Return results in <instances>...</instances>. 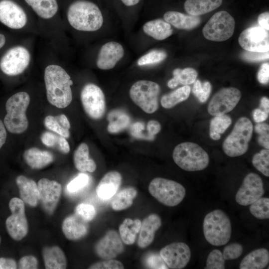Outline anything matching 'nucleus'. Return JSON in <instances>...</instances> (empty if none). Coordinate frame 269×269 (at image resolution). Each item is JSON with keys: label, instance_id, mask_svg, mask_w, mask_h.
<instances>
[{"label": "nucleus", "instance_id": "f257e3e1", "mask_svg": "<svg viewBox=\"0 0 269 269\" xmlns=\"http://www.w3.org/2000/svg\"><path fill=\"white\" fill-rule=\"evenodd\" d=\"M44 82L47 99L50 104L60 109L70 104L73 81L63 68L57 65L47 66L44 71Z\"/></svg>", "mask_w": 269, "mask_h": 269}, {"label": "nucleus", "instance_id": "f03ea898", "mask_svg": "<svg viewBox=\"0 0 269 269\" xmlns=\"http://www.w3.org/2000/svg\"><path fill=\"white\" fill-rule=\"evenodd\" d=\"M67 19L70 24L79 31H95L103 23V15L98 6L85 0H77L70 5Z\"/></svg>", "mask_w": 269, "mask_h": 269}, {"label": "nucleus", "instance_id": "7ed1b4c3", "mask_svg": "<svg viewBox=\"0 0 269 269\" xmlns=\"http://www.w3.org/2000/svg\"><path fill=\"white\" fill-rule=\"evenodd\" d=\"M29 103L30 97L25 92L15 93L8 99L5 104L6 114L3 124L8 132L19 134L26 131L28 121L26 112Z\"/></svg>", "mask_w": 269, "mask_h": 269}, {"label": "nucleus", "instance_id": "20e7f679", "mask_svg": "<svg viewBox=\"0 0 269 269\" xmlns=\"http://www.w3.org/2000/svg\"><path fill=\"white\" fill-rule=\"evenodd\" d=\"M203 230L205 238L209 243L215 246L224 245L231 236L230 220L224 211L219 209L213 210L205 216Z\"/></svg>", "mask_w": 269, "mask_h": 269}, {"label": "nucleus", "instance_id": "39448f33", "mask_svg": "<svg viewBox=\"0 0 269 269\" xmlns=\"http://www.w3.org/2000/svg\"><path fill=\"white\" fill-rule=\"evenodd\" d=\"M172 157L179 167L187 171L202 170L209 162L208 153L198 144L192 142L178 144L173 150Z\"/></svg>", "mask_w": 269, "mask_h": 269}, {"label": "nucleus", "instance_id": "423d86ee", "mask_svg": "<svg viewBox=\"0 0 269 269\" xmlns=\"http://www.w3.org/2000/svg\"><path fill=\"white\" fill-rule=\"evenodd\" d=\"M253 126L250 119L241 117L236 122L230 134L223 143L224 153L230 157H237L245 154L248 150L251 139Z\"/></svg>", "mask_w": 269, "mask_h": 269}, {"label": "nucleus", "instance_id": "0eeeda50", "mask_svg": "<svg viewBox=\"0 0 269 269\" xmlns=\"http://www.w3.org/2000/svg\"><path fill=\"white\" fill-rule=\"evenodd\" d=\"M148 191L158 201L169 207L178 205L186 194L185 189L181 184L161 177H156L151 181Z\"/></svg>", "mask_w": 269, "mask_h": 269}, {"label": "nucleus", "instance_id": "6e6552de", "mask_svg": "<svg viewBox=\"0 0 269 269\" xmlns=\"http://www.w3.org/2000/svg\"><path fill=\"white\" fill-rule=\"evenodd\" d=\"M160 91V86L156 83L148 80H139L132 86L130 96L144 112L152 114L158 109V98Z\"/></svg>", "mask_w": 269, "mask_h": 269}, {"label": "nucleus", "instance_id": "1a4fd4ad", "mask_svg": "<svg viewBox=\"0 0 269 269\" xmlns=\"http://www.w3.org/2000/svg\"><path fill=\"white\" fill-rule=\"evenodd\" d=\"M235 27L234 18L226 11L214 14L204 26L202 32L207 39L221 42L229 39Z\"/></svg>", "mask_w": 269, "mask_h": 269}, {"label": "nucleus", "instance_id": "9d476101", "mask_svg": "<svg viewBox=\"0 0 269 269\" xmlns=\"http://www.w3.org/2000/svg\"><path fill=\"white\" fill-rule=\"evenodd\" d=\"M8 205L11 214L5 221L6 229L13 240L20 241L27 235L28 231L24 203L21 199L14 197Z\"/></svg>", "mask_w": 269, "mask_h": 269}, {"label": "nucleus", "instance_id": "9b49d317", "mask_svg": "<svg viewBox=\"0 0 269 269\" xmlns=\"http://www.w3.org/2000/svg\"><path fill=\"white\" fill-rule=\"evenodd\" d=\"M80 98L83 109L90 118L97 120L104 116L105 97L99 87L93 83L85 85L81 90Z\"/></svg>", "mask_w": 269, "mask_h": 269}, {"label": "nucleus", "instance_id": "f8f14e48", "mask_svg": "<svg viewBox=\"0 0 269 269\" xmlns=\"http://www.w3.org/2000/svg\"><path fill=\"white\" fill-rule=\"evenodd\" d=\"M30 61L28 51L24 47L17 46L8 50L0 60V68L8 76H16L22 73Z\"/></svg>", "mask_w": 269, "mask_h": 269}, {"label": "nucleus", "instance_id": "ddd939ff", "mask_svg": "<svg viewBox=\"0 0 269 269\" xmlns=\"http://www.w3.org/2000/svg\"><path fill=\"white\" fill-rule=\"evenodd\" d=\"M241 98V93L239 89L234 87L223 88L211 99L208 112L214 116L225 115L235 108Z\"/></svg>", "mask_w": 269, "mask_h": 269}, {"label": "nucleus", "instance_id": "4468645a", "mask_svg": "<svg viewBox=\"0 0 269 269\" xmlns=\"http://www.w3.org/2000/svg\"><path fill=\"white\" fill-rule=\"evenodd\" d=\"M263 182L261 177L251 172L244 178L235 197L237 203L242 206L251 205L264 194Z\"/></svg>", "mask_w": 269, "mask_h": 269}, {"label": "nucleus", "instance_id": "2eb2a0df", "mask_svg": "<svg viewBox=\"0 0 269 269\" xmlns=\"http://www.w3.org/2000/svg\"><path fill=\"white\" fill-rule=\"evenodd\" d=\"M261 27L248 28L240 34L238 41L246 51L265 52L269 50V34Z\"/></svg>", "mask_w": 269, "mask_h": 269}, {"label": "nucleus", "instance_id": "dca6fc26", "mask_svg": "<svg viewBox=\"0 0 269 269\" xmlns=\"http://www.w3.org/2000/svg\"><path fill=\"white\" fill-rule=\"evenodd\" d=\"M159 255L169 269H181L190 261L191 251L183 242H175L162 248Z\"/></svg>", "mask_w": 269, "mask_h": 269}, {"label": "nucleus", "instance_id": "f3484780", "mask_svg": "<svg viewBox=\"0 0 269 269\" xmlns=\"http://www.w3.org/2000/svg\"><path fill=\"white\" fill-rule=\"evenodd\" d=\"M37 186L42 208L47 214L52 215L59 201L61 185L56 181L43 178L39 180Z\"/></svg>", "mask_w": 269, "mask_h": 269}, {"label": "nucleus", "instance_id": "a211bd4d", "mask_svg": "<svg viewBox=\"0 0 269 269\" xmlns=\"http://www.w3.org/2000/svg\"><path fill=\"white\" fill-rule=\"evenodd\" d=\"M94 251L102 259H113L124 252V246L118 233L111 230L96 243Z\"/></svg>", "mask_w": 269, "mask_h": 269}, {"label": "nucleus", "instance_id": "6ab92c4d", "mask_svg": "<svg viewBox=\"0 0 269 269\" xmlns=\"http://www.w3.org/2000/svg\"><path fill=\"white\" fill-rule=\"evenodd\" d=\"M0 21L12 29L23 27L27 22V16L23 9L11 0L0 1Z\"/></svg>", "mask_w": 269, "mask_h": 269}, {"label": "nucleus", "instance_id": "aec40b11", "mask_svg": "<svg viewBox=\"0 0 269 269\" xmlns=\"http://www.w3.org/2000/svg\"><path fill=\"white\" fill-rule=\"evenodd\" d=\"M124 54V50L121 44L115 41L107 42L100 50L97 66L102 70L111 69L115 66Z\"/></svg>", "mask_w": 269, "mask_h": 269}, {"label": "nucleus", "instance_id": "412c9836", "mask_svg": "<svg viewBox=\"0 0 269 269\" xmlns=\"http://www.w3.org/2000/svg\"><path fill=\"white\" fill-rule=\"evenodd\" d=\"M161 223L160 217L156 214H151L143 220L137 243L139 248H145L152 243Z\"/></svg>", "mask_w": 269, "mask_h": 269}, {"label": "nucleus", "instance_id": "4be33fe9", "mask_svg": "<svg viewBox=\"0 0 269 269\" xmlns=\"http://www.w3.org/2000/svg\"><path fill=\"white\" fill-rule=\"evenodd\" d=\"M87 222L75 213L69 215L66 217L62 222V232L67 239L72 241L78 240L88 233Z\"/></svg>", "mask_w": 269, "mask_h": 269}, {"label": "nucleus", "instance_id": "5701e85b", "mask_svg": "<svg viewBox=\"0 0 269 269\" xmlns=\"http://www.w3.org/2000/svg\"><path fill=\"white\" fill-rule=\"evenodd\" d=\"M16 183L20 199L29 206L36 207L39 202V192L36 182L25 176L19 175L16 178Z\"/></svg>", "mask_w": 269, "mask_h": 269}, {"label": "nucleus", "instance_id": "b1692460", "mask_svg": "<svg viewBox=\"0 0 269 269\" xmlns=\"http://www.w3.org/2000/svg\"><path fill=\"white\" fill-rule=\"evenodd\" d=\"M122 181L121 174L116 171L107 173L99 182L96 193L99 198L109 199L114 196L120 187Z\"/></svg>", "mask_w": 269, "mask_h": 269}, {"label": "nucleus", "instance_id": "393cba45", "mask_svg": "<svg viewBox=\"0 0 269 269\" xmlns=\"http://www.w3.org/2000/svg\"><path fill=\"white\" fill-rule=\"evenodd\" d=\"M23 156L26 164L35 169L43 168L54 160V156L50 152L35 147L26 150Z\"/></svg>", "mask_w": 269, "mask_h": 269}, {"label": "nucleus", "instance_id": "a878e982", "mask_svg": "<svg viewBox=\"0 0 269 269\" xmlns=\"http://www.w3.org/2000/svg\"><path fill=\"white\" fill-rule=\"evenodd\" d=\"M42 255L45 269H64L67 268V260L62 249L57 246L44 247Z\"/></svg>", "mask_w": 269, "mask_h": 269}, {"label": "nucleus", "instance_id": "bb28decb", "mask_svg": "<svg viewBox=\"0 0 269 269\" xmlns=\"http://www.w3.org/2000/svg\"><path fill=\"white\" fill-rule=\"evenodd\" d=\"M165 21L178 29H191L197 27L200 23L198 16L185 15L175 11H168L163 15Z\"/></svg>", "mask_w": 269, "mask_h": 269}, {"label": "nucleus", "instance_id": "cd10ccee", "mask_svg": "<svg viewBox=\"0 0 269 269\" xmlns=\"http://www.w3.org/2000/svg\"><path fill=\"white\" fill-rule=\"evenodd\" d=\"M269 262V253L265 248H260L249 253L242 260L240 269H262Z\"/></svg>", "mask_w": 269, "mask_h": 269}, {"label": "nucleus", "instance_id": "c85d7f7f", "mask_svg": "<svg viewBox=\"0 0 269 269\" xmlns=\"http://www.w3.org/2000/svg\"><path fill=\"white\" fill-rule=\"evenodd\" d=\"M144 32L158 40L169 37L173 30L171 25L161 19H156L146 22L143 26Z\"/></svg>", "mask_w": 269, "mask_h": 269}, {"label": "nucleus", "instance_id": "c756f323", "mask_svg": "<svg viewBox=\"0 0 269 269\" xmlns=\"http://www.w3.org/2000/svg\"><path fill=\"white\" fill-rule=\"evenodd\" d=\"M222 1L223 0H186L184 6L188 14L199 16L217 8Z\"/></svg>", "mask_w": 269, "mask_h": 269}, {"label": "nucleus", "instance_id": "7c9ffc66", "mask_svg": "<svg viewBox=\"0 0 269 269\" xmlns=\"http://www.w3.org/2000/svg\"><path fill=\"white\" fill-rule=\"evenodd\" d=\"M89 150L88 145L81 143L75 150L73 160L76 168L82 172L89 171L93 172L96 169L95 162L89 157Z\"/></svg>", "mask_w": 269, "mask_h": 269}, {"label": "nucleus", "instance_id": "2f4dec72", "mask_svg": "<svg viewBox=\"0 0 269 269\" xmlns=\"http://www.w3.org/2000/svg\"><path fill=\"white\" fill-rule=\"evenodd\" d=\"M141 222L138 219L126 218L119 226L120 236L124 243L133 245L139 233Z\"/></svg>", "mask_w": 269, "mask_h": 269}, {"label": "nucleus", "instance_id": "473e14b6", "mask_svg": "<svg viewBox=\"0 0 269 269\" xmlns=\"http://www.w3.org/2000/svg\"><path fill=\"white\" fill-rule=\"evenodd\" d=\"M137 194V190L134 187L123 188L116 193L111 202V208L119 211L130 207Z\"/></svg>", "mask_w": 269, "mask_h": 269}, {"label": "nucleus", "instance_id": "72a5a7b5", "mask_svg": "<svg viewBox=\"0 0 269 269\" xmlns=\"http://www.w3.org/2000/svg\"><path fill=\"white\" fill-rule=\"evenodd\" d=\"M45 127L49 130L65 138L70 136V124L67 117L64 114L53 116H47L44 120Z\"/></svg>", "mask_w": 269, "mask_h": 269}, {"label": "nucleus", "instance_id": "f704fd0d", "mask_svg": "<svg viewBox=\"0 0 269 269\" xmlns=\"http://www.w3.org/2000/svg\"><path fill=\"white\" fill-rule=\"evenodd\" d=\"M35 13L41 18L49 19L57 12L58 4L56 0H25Z\"/></svg>", "mask_w": 269, "mask_h": 269}, {"label": "nucleus", "instance_id": "c9c22d12", "mask_svg": "<svg viewBox=\"0 0 269 269\" xmlns=\"http://www.w3.org/2000/svg\"><path fill=\"white\" fill-rule=\"evenodd\" d=\"M173 78L167 82V86L171 89L177 87L179 84L184 86L193 83L197 77V72L193 68H186L183 69H175L173 71Z\"/></svg>", "mask_w": 269, "mask_h": 269}, {"label": "nucleus", "instance_id": "e433bc0d", "mask_svg": "<svg viewBox=\"0 0 269 269\" xmlns=\"http://www.w3.org/2000/svg\"><path fill=\"white\" fill-rule=\"evenodd\" d=\"M191 91L190 87L185 85L175 91L163 95L160 101L161 106L165 109H170L177 104L188 99Z\"/></svg>", "mask_w": 269, "mask_h": 269}, {"label": "nucleus", "instance_id": "4c0bfd02", "mask_svg": "<svg viewBox=\"0 0 269 269\" xmlns=\"http://www.w3.org/2000/svg\"><path fill=\"white\" fill-rule=\"evenodd\" d=\"M41 140L46 146L56 148L64 154L70 151V146L66 138L57 134L45 132L41 135Z\"/></svg>", "mask_w": 269, "mask_h": 269}, {"label": "nucleus", "instance_id": "58836bf2", "mask_svg": "<svg viewBox=\"0 0 269 269\" xmlns=\"http://www.w3.org/2000/svg\"><path fill=\"white\" fill-rule=\"evenodd\" d=\"M232 124V119L228 115L216 116L213 118L210 125L209 134L213 140H218Z\"/></svg>", "mask_w": 269, "mask_h": 269}, {"label": "nucleus", "instance_id": "ea45409f", "mask_svg": "<svg viewBox=\"0 0 269 269\" xmlns=\"http://www.w3.org/2000/svg\"><path fill=\"white\" fill-rule=\"evenodd\" d=\"M108 120L110 122L107 130L110 133H117L123 131L128 126L130 122L129 117L120 112L109 114Z\"/></svg>", "mask_w": 269, "mask_h": 269}, {"label": "nucleus", "instance_id": "a19ab883", "mask_svg": "<svg viewBox=\"0 0 269 269\" xmlns=\"http://www.w3.org/2000/svg\"><path fill=\"white\" fill-rule=\"evenodd\" d=\"M251 213L259 219H266L269 218V199L261 197L251 204Z\"/></svg>", "mask_w": 269, "mask_h": 269}, {"label": "nucleus", "instance_id": "79ce46f5", "mask_svg": "<svg viewBox=\"0 0 269 269\" xmlns=\"http://www.w3.org/2000/svg\"><path fill=\"white\" fill-rule=\"evenodd\" d=\"M254 166L265 176H269V150L263 149L256 153L252 159Z\"/></svg>", "mask_w": 269, "mask_h": 269}, {"label": "nucleus", "instance_id": "37998d69", "mask_svg": "<svg viewBox=\"0 0 269 269\" xmlns=\"http://www.w3.org/2000/svg\"><path fill=\"white\" fill-rule=\"evenodd\" d=\"M166 53L163 50H153L142 56L137 61L139 66L158 63L166 58Z\"/></svg>", "mask_w": 269, "mask_h": 269}, {"label": "nucleus", "instance_id": "c03bdc74", "mask_svg": "<svg viewBox=\"0 0 269 269\" xmlns=\"http://www.w3.org/2000/svg\"><path fill=\"white\" fill-rule=\"evenodd\" d=\"M211 91L210 83L206 81L203 84L199 80H195L192 88V92L201 103L205 102L208 99Z\"/></svg>", "mask_w": 269, "mask_h": 269}, {"label": "nucleus", "instance_id": "a18cd8bd", "mask_svg": "<svg viewBox=\"0 0 269 269\" xmlns=\"http://www.w3.org/2000/svg\"><path fill=\"white\" fill-rule=\"evenodd\" d=\"M225 260L222 253L218 249L212 250L209 254L207 260L205 269H225Z\"/></svg>", "mask_w": 269, "mask_h": 269}, {"label": "nucleus", "instance_id": "49530a36", "mask_svg": "<svg viewBox=\"0 0 269 269\" xmlns=\"http://www.w3.org/2000/svg\"><path fill=\"white\" fill-rule=\"evenodd\" d=\"M255 132L259 134L258 141L259 144L266 149L269 148V126L265 123H257Z\"/></svg>", "mask_w": 269, "mask_h": 269}, {"label": "nucleus", "instance_id": "de8ad7c7", "mask_svg": "<svg viewBox=\"0 0 269 269\" xmlns=\"http://www.w3.org/2000/svg\"><path fill=\"white\" fill-rule=\"evenodd\" d=\"M75 213L85 221L89 222L95 218L96 211L92 205L81 203L76 206Z\"/></svg>", "mask_w": 269, "mask_h": 269}, {"label": "nucleus", "instance_id": "09e8293b", "mask_svg": "<svg viewBox=\"0 0 269 269\" xmlns=\"http://www.w3.org/2000/svg\"><path fill=\"white\" fill-rule=\"evenodd\" d=\"M89 177L85 173H80L67 185V190L70 193L77 192L85 187L89 183Z\"/></svg>", "mask_w": 269, "mask_h": 269}, {"label": "nucleus", "instance_id": "8fccbe9b", "mask_svg": "<svg viewBox=\"0 0 269 269\" xmlns=\"http://www.w3.org/2000/svg\"><path fill=\"white\" fill-rule=\"evenodd\" d=\"M243 252V246L239 243H235L226 246L222 254L225 260H233L239 258Z\"/></svg>", "mask_w": 269, "mask_h": 269}, {"label": "nucleus", "instance_id": "3c124183", "mask_svg": "<svg viewBox=\"0 0 269 269\" xmlns=\"http://www.w3.org/2000/svg\"><path fill=\"white\" fill-rule=\"evenodd\" d=\"M90 269H123L124 266L120 261L113 259L104 260V261L95 263L91 265Z\"/></svg>", "mask_w": 269, "mask_h": 269}, {"label": "nucleus", "instance_id": "603ef678", "mask_svg": "<svg viewBox=\"0 0 269 269\" xmlns=\"http://www.w3.org/2000/svg\"><path fill=\"white\" fill-rule=\"evenodd\" d=\"M269 51L258 52L246 51L241 54L243 59L250 62H256L264 60L269 58Z\"/></svg>", "mask_w": 269, "mask_h": 269}, {"label": "nucleus", "instance_id": "864d4df0", "mask_svg": "<svg viewBox=\"0 0 269 269\" xmlns=\"http://www.w3.org/2000/svg\"><path fill=\"white\" fill-rule=\"evenodd\" d=\"M146 263L148 268L169 269L160 255H150L146 260Z\"/></svg>", "mask_w": 269, "mask_h": 269}, {"label": "nucleus", "instance_id": "5fc2aeb1", "mask_svg": "<svg viewBox=\"0 0 269 269\" xmlns=\"http://www.w3.org/2000/svg\"><path fill=\"white\" fill-rule=\"evenodd\" d=\"M37 259L33 256H25L22 257L18 263L19 269H36L38 267Z\"/></svg>", "mask_w": 269, "mask_h": 269}, {"label": "nucleus", "instance_id": "6e6d98bb", "mask_svg": "<svg viewBox=\"0 0 269 269\" xmlns=\"http://www.w3.org/2000/svg\"><path fill=\"white\" fill-rule=\"evenodd\" d=\"M258 79L260 83L266 84L269 80V64L268 63L263 64L258 73Z\"/></svg>", "mask_w": 269, "mask_h": 269}, {"label": "nucleus", "instance_id": "4d7b16f0", "mask_svg": "<svg viewBox=\"0 0 269 269\" xmlns=\"http://www.w3.org/2000/svg\"><path fill=\"white\" fill-rule=\"evenodd\" d=\"M161 129L160 124L156 121L150 120L147 124V130L150 139L154 138V135L158 134Z\"/></svg>", "mask_w": 269, "mask_h": 269}, {"label": "nucleus", "instance_id": "13d9d810", "mask_svg": "<svg viewBox=\"0 0 269 269\" xmlns=\"http://www.w3.org/2000/svg\"><path fill=\"white\" fill-rule=\"evenodd\" d=\"M17 268V265L14 259L0 258V269H15Z\"/></svg>", "mask_w": 269, "mask_h": 269}, {"label": "nucleus", "instance_id": "bf43d9fd", "mask_svg": "<svg viewBox=\"0 0 269 269\" xmlns=\"http://www.w3.org/2000/svg\"><path fill=\"white\" fill-rule=\"evenodd\" d=\"M253 117L255 122L259 123L266 121L269 117V114L260 109H256L253 112Z\"/></svg>", "mask_w": 269, "mask_h": 269}, {"label": "nucleus", "instance_id": "052dcab7", "mask_svg": "<svg viewBox=\"0 0 269 269\" xmlns=\"http://www.w3.org/2000/svg\"><path fill=\"white\" fill-rule=\"evenodd\" d=\"M258 23L260 27L267 30H269V13L268 11L260 14L258 17Z\"/></svg>", "mask_w": 269, "mask_h": 269}, {"label": "nucleus", "instance_id": "680f3d73", "mask_svg": "<svg viewBox=\"0 0 269 269\" xmlns=\"http://www.w3.org/2000/svg\"><path fill=\"white\" fill-rule=\"evenodd\" d=\"M6 139V131L4 124L0 119V149L5 142Z\"/></svg>", "mask_w": 269, "mask_h": 269}, {"label": "nucleus", "instance_id": "e2e57ef3", "mask_svg": "<svg viewBox=\"0 0 269 269\" xmlns=\"http://www.w3.org/2000/svg\"><path fill=\"white\" fill-rule=\"evenodd\" d=\"M260 109L269 114V100L268 98L264 97L261 98Z\"/></svg>", "mask_w": 269, "mask_h": 269}, {"label": "nucleus", "instance_id": "0e129e2a", "mask_svg": "<svg viewBox=\"0 0 269 269\" xmlns=\"http://www.w3.org/2000/svg\"><path fill=\"white\" fill-rule=\"evenodd\" d=\"M127 6H133L136 4L139 0H121Z\"/></svg>", "mask_w": 269, "mask_h": 269}, {"label": "nucleus", "instance_id": "69168bd1", "mask_svg": "<svg viewBox=\"0 0 269 269\" xmlns=\"http://www.w3.org/2000/svg\"><path fill=\"white\" fill-rule=\"evenodd\" d=\"M5 41L4 35L2 34H0V49L4 45Z\"/></svg>", "mask_w": 269, "mask_h": 269}, {"label": "nucleus", "instance_id": "338daca9", "mask_svg": "<svg viewBox=\"0 0 269 269\" xmlns=\"http://www.w3.org/2000/svg\"><path fill=\"white\" fill-rule=\"evenodd\" d=\"M0 242H1V238H0Z\"/></svg>", "mask_w": 269, "mask_h": 269}]
</instances>
